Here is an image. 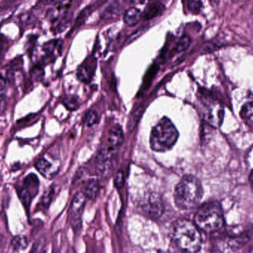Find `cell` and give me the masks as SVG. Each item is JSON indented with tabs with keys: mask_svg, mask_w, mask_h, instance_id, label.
Instances as JSON below:
<instances>
[{
	"mask_svg": "<svg viewBox=\"0 0 253 253\" xmlns=\"http://www.w3.org/2000/svg\"><path fill=\"white\" fill-rule=\"evenodd\" d=\"M172 238L182 253H198L202 245L200 230L195 223L186 219L175 221Z\"/></svg>",
	"mask_w": 253,
	"mask_h": 253,
	"instance_id": "obj_1",
	"label": "cell"
},
{
	"mask_svg": "<svg viewBox=\"0 0 253 253\" xmlns=\"http://www.w3.org/2000/svg\"><path fill=\"white\" fill-rule=\"evenodd\" d=\"M203 196L200 181L193 175H186L175 186L174 200L180 209L190 210L199 205Z\"/></svg>",
	"mask_w": 253,
	"mask_h": 253,
	"instance_id": "obj_2",
	"label": "cell"
},
{
	"mask_svg": "<svg viewBox=\"0 0 253 253\" xmlns=\"http://www.w3.org/2000/svg\"><path fill=\"white\" fill-rule=\"evenodd\" d=\"M178 130L169 119L163 117L157 123L150 134V147L158 153L171 150L178 141Z\"/></svg>",
	"mask_w": 253,
	"mask_h": 253,
	"instance_id": "obj_3",
	"label": "cell"
},
{
	"mask_svg": "<svg viewBox=\"0 0 253 253\" xmlns=\"http://www.w3.org/2000/svg\"><path fill=\"white\" fill-rule=\"evenodd\" d=\"M194 223L199 230L205 233H215L221 230L224 220L219 204L209 202L202 205L195 214Z\"/></svg>",
	"mask_w": 253,
	"mask_h": 253,
	"instance_id": "obj_4",
	"label": "cell"
},
{
	"mask_svg": "<svg viewBox=\"0 0 253 253\" xmlns=\"http://www.w3.org/2000/svg\"><path fill=\"white\" fill-rule=\"evenodd\" d=\"M141 208L144 213L152 219H159L165 211L162 198L158 193L153 192L144 198Z\"/></svg>",
	"mask_w": 253,
	"mask_h": 253,
	"instance_id": "obj_5",
	"label": "cell"
},
{
	"mask_svg": "<svg viewBox=\"0 0 253 253\" xmlns=\"http://www.w3.org/2000/svg\"><path fill=\"white\" fill-rule=\"evenodd\" d=\"M209 103L208 106V113L206 115V122L208 125L218 127L222 123L224 118V108L222 105L215 99H210L208 101Z\"/></svg>",
	"mask_w": 253,
	"mask_h": 253,
	"instance_id": "obj_6",
	"label": "cell"
},
{
	"mask_svg": "<svg viewBox=\"0 0 253 253\" xmlns=\"http://www.w3.org/2000/svg\"><path fill=\"white\" fill-rule=\"evenodd\" d=\"M85 202L86 196L82 192L77 193L73 199L71 205V216L74 224L80 223L84 212Z\"/></svg>",
	"mask_w": 253,
	"mask_h": 253,
	"instance_id": "obj_7",
	"label": "cell"
},
{
	"mask_svg": "<svg viewBox=\"0 0 253 253\" xmlns=\"http://www.w3.org/2000/svg\"><path fill=\"white\" fill-rule=\"evenodd\" d=\"M35 166L37 170H38L43 176L45 177L46 178H48V179H50V178H53L55 175H56L58 169H59L58 167L54 166L53 164L50 163L49 161H47V159H44V158H41V159H39V160L36 162Z\"/></svg>",
	"mask_w": 253,
	"mask_h": 253,
	"instance_id": "obj_8",
	"label": "cell"
},
{
	"mask_svg": "<svg viewBox=\"0 0 253 253\" xmlns=\"http://www.w3.org/2000/svg\"><path fill=\"white\" fill-rule=\"evenodd\" d=\"M165 7L162 3L159 1H152L147 4L142 13L143 18L145 20H150L157 16H160L163 13Z\"/></svg>",
	"mask_w": 253,
	"mask_h": 253,
	"instance_id": "obj_9",
	"label": "cell"
},
{
	"mask_svg": "<svg viewBox=\"0 0 253 253\" xmlns=\"http://www.w3.org/2000/svg\"><path fill=\"white\" fill-rule=\"evenodd\" d=\"M23 187L29 193L32 199H34L38 193L40 188V181L37 175L34 173L27 175L23 181Z\"/></svg>",
	"mask_w": 253,
	"mask_h": 253,
	"instance_id": "obj_10",
	"label": "cell"
},
{
	"mask_svg": "<svg viewBox=\"0 0 253 253\" xmlns=\"http://www.w3.org/2000/svg\"><path fill=\"white\" fill-rule=\"evenodd\" d=\"M124 141V132L123 128L119 125L113 126L109 132L108 141L110 145L113 147H117L121 145Z\"/></svg>",
	"mask_w": 253,
	"mask_h": 253,
	"instance_id": "obj_11",
	"label": "cell"
},
{
	"mask_svg": "<svg viewBox=\"0 0 253 253\" xmlns=\"http://www.w3.org/2000/svg\"><path fill=\"white\" fill-rule=\"evenodd\" d=\"M95 67H96V62L91 60L90 62H86L84 65L80 67L78 70V78L81 81L87 82L91 78V74H93L95 71Z\"/></svg>",
	"mask_w": 253,
	"mask_h": 253,
	"instance_id": "obj_12",
	"label": "cell"
},
{
	"mask_svg": "<svg viewBox=\"0 0 253 253\" xmlns=\"http://www.w3.org/2000/svg\"><path fill=\"white\" fill-rule=\"evenodd\" d=\"M100 190V186H99V181L96 179H90L87 181L84 187V196L87 199L95 200L97 198Z\"/></svg>",
	"mask_w": 253,
	"mask_h": 253,
	"instance_id": "obj_13",
	"label": "cell"
},
{
	"mask_svg": "<svg viewBox=\"0 0 253 253\" xmlns=\"http://www.w3.org/2000/svg\"><path fill=\"white\" fill-rule=\"evenodd\" d=\"M142 17V13L136 7H130L126 10L124 16V21L128 26H134L139 22Z\"/></svg>",
	"mask_w": 253,
	"mask_h": 253,
	"instance_id": "obj_14",
	"label": "cell"
},
{
	"mask_svg": "<svg viewBox=\"0 0 253 253\" xmlns=\"http://www.w3.org/2000/svg\"><path fill=\"white\" fill-rule=\"evenodd\" d=\"M144 108L143 106H140L139 108H137L129 118V122H128L127 127L128 130L129 132H132L135 127L139 123V120H141L142 117L143 113H144Z\"/></svg>",
	"mask_w": 253,
	"mask_h": 253,
	"instance_id": "obj_15",
	"label": "cell"
},
{
	"mask_svg": "<svg viewBox=\"0 0 253 253\" xmlns=\"http://www.w3.org/2000/svg\"><path fill=\"white\" fill-rule=\"evenodd\" d=\"M241 115L245 122L253 126V101L244 105Z\"/></svg>",
	"mask_w": 253,
	"mask_h": 253,
	"instance_id": "obj_16",
	"label": "cell"
},
{
	"mask_svg": "<svg viewBox=\"0 0 253 253\" xmlns=\"http://www.w3.org/2000/svg\"><path fill=\"white\" fill-rule=\"evenodd\" d=\"M11 246L16 251L25 250L28 246V240L25 236H16L12 239Z\"/></svg>",
	"mask_w": 253,
	"mask_h": 253,
	"instance_id": "obj_17",
	"label": "cell"
},
{
	"mask_svg": "<svg viewBox=\"0 0 253 253\" xmlns=\"http://www.w3.org/2000/svg\"><path fill=\"white\" fill-rule=\"evenodd\" d=\"M18 194H19V199L22 202V205L25 207V209L28 210L30 208L31 202H32V197L30 196L29 193L26 191L23 187L18 190Z\"/></svg>",
	"mask_w": 253,
	"mask_h": 253,
	"instance_id": "obj_18",
	"label": "cell"
},
{
	"mask_svg": "<svg viewBox=\"0 0 253 253\" xmlns=\"http://www.w3.org/2000/svg\"><path fill=\"white\" fill-rule=\"evenodd\" d=\"M190 42H191V40H190V37H187V36H184L177 42L175 47V51L177 53H181V52L187 50L190 46Z\"/></svg>",
	"mask_w": 253,
	"mask_h": 253,
	"instance_id": "obj_19",
	"label": "cell"
},
{
	"mask_svg": "<svg viewBox=\"0 0 253 253\" xmlns=\"http://www.w3.org/2000/svg\"><path fill=\"white\" fill-rule=\"evenodd\" d=\"M63 105L70 111H75L80 106L78 99L74 96H68L64 99Z\"/></svg>",
	"mask_w": 253,
	"mask_h": 253,
	"instance_id": "obj_20",
	"label": "cell"
},
{
	"mask_svg": "<svg viewBox=\"0 0 253 253\" xmlns=\"http://www.w3.org/2000/svg\"><path fill=\"white\" fill-rule=\"evenodd\" d=\"M98 122H99V116L96 111L90 110L86 114L85 118H84V124L86 126H92L97 124Z\"/></svg>",
	"mask_w": 253,
	"mask_h": 253,
	"instance_id": "obj_21",
	"label": "cell"
},
{
	"mask_svg": "<svg viewBox=\"0 0 253 253\" xmlns=\"http://www.w3.org/2000/svg\"><path fill=\"white\" fill-rule=\"evenodd\" d=\"M95 5L92 4V5L88 6V7H86L85 9L82 11V13L79 15L78 18L77 19V25L79 26V25H82L84 22H85L86 19L88 17L90 13H93V10H94Z\"/></svg>",
	"mask_w": 253,
	"mask_h": 253,
	"instance_id": "obj_22",
	"label": "cell"
},
{
	"mask_svg": "<svg viewBox=\"0 0 253 253\" xmlns=\"http://www.w3.org/2000/svg\"><path fill=\"white\" fill-rule=\"evenodd\" d=\"M187 7L193 14L200 13L202 7V0H187Z\"/></svg>",
	"mask_w": 253,
	"mask_h": 253,
	"instance_id": "obj_23",
	"label": "cell"
},
{
	"mask_svg": "<svg viewBox=\"0 0 253 253\" xmlns=\"http://www.w3.org/2000/svg\"><path fill=\"white\" fill-rule=\"evenodd\" d=\"M44 76V71L41 65H36L31 71V77L32 80L38 82L42 80Z\"/></svg>",
	"mask_w": 253,
	"mask_h": 253,
	"instance_id": "obj_24",
	"label": "cell"
},
{
	"mask_svg": "<svg viewBox=\"0 0 253 253\" xmlns=\"http://www.w3.org/2000/svg\"><path fill=\"white\" fill-rule=\"evenodd\" d=\"M146 30H147V28H146V27H141V28H138V29L136 30L133 34H131V35L128 37L127 40H126V44H129V43L133 42L134 40H136L137 38H138L140 36L142 35V34L145 32Z\"/></svg>",
	"mask_w": 253,
	"mask_h": 253,
	"instance_id": "obj_25",
	"label": "cell"
},
{
	"mask_svg": "<svg viewBox=\"0 0 253 253\" xmlns=\"http://www.w3.org/2000/svg\"><path fill=\"white\" fill-rule=\"evenodd\" d=\"M53 190L52 188L49 189L47 191L44 193L43 195L42 199V205L43 206L47 208L49 205H50V202H51L52 198H53Z\"/></svg>",
	"mask_w": 253,
	"mask_h": 253,
	"instance_id": "obj_26",
	"label": "cell"
},
{
	"mask_svg": "<svg viewBox=\"0 0 253 253\" xmlns=\"http://www.w3.org/2000/svg\"><path fill=\"white\" fill-rule=\"evenodd\" d=\"M114 183H115L116 187H117V188H122V187L124 186L125 175L123 171L120 170L117 172V175H116Z\"/></svg>",
	"mask_w": 253,
	"mask_h": 253,
	"instance_id": "obj_27",
	"label": "cell"
},
{
	"mask_svg": "<svg viewBox=\"0 0 253 253\" xmlns=\"http://www.w3.org/2000/svg\"><path fill=\"white\" fill-rule=\"evenodd\" d=\"M6 80H7V78L2 77V76L0 74V90H3V89H4V86H5Z\"/></svg>",
	"mask_w": 253,
	"mask_h": 253,
	"instance_id": "obj_28",
	"label": "cell"
},
{
	"mask_svg": "<svg viewBox=\"0 0 253 253\" xmlns=\"http://www.w3.org/2000/svg\"><path fill=\"white\" fill-rule=\"evenodd\" d=\"M46 4H54V3L59 2L61 0H43Z\"/></svg>",
	"mask_w": 253,
	"mask_h": 253,
	"instance_id": "obj_29",
	"label": "cell"
},
{
	"mask_svg": "<svg viewBox=\"0 0 253 253\" xmlns=\"http://www.w3.org/2000/svg\"><path fill=\"white\" fill-rule=\"evenodd\" d=\"M210 1H211V4L213 6L216 5L219 3V0H210Z\"/></svg>",
	"mask_w": 253,
	"mask_h": 253,
	"instance_id": "obj_30",
	"label": "cell"
},
{
	"mask_svg": "<svg viewBox=\"0 0 253 253\" xmlns=\"http://www.w3.org/2000/svg\"><path fill=\"white\" fill-rule=\"evenodd\" d=\"M2 105H3V99L1 96H0V113L2 111Z\"/></svg>",
	"mask_w": 253,
	"mask_h": 253,
	"instance_id": "obj_31",
	"label": "cell"
},
{
	"mask_svg": "<svg viewBox=\"0 0 253 253\" xmlns=\"http://www.w3.org/2000/svg\"><path fill=\"white\" fill-rule=\"evenodd\" d=\"M251 184H252V187H253V171L252 174H251Z\"/></svg>",
	"mask_w": 253,
	"mask_h": 253,
	"instance_id": "obj_32",
	"label": "cell"
},
{
	"mask_svg": "<svg viewBox=\"0 0 253 253\" xmlns=\"http://www.w3.org/2000/svg\"><path fill=\"white\" fill-rule=\"evenodd\" d=\"M134 1H135V2H142V1H144V0H134Z\"/></svg>",
	"mask_w": 253,
	"mask_h": 253,
	"instance_id": "obj_33",
	"label": "cell"
},
{
	"mask_svg": "<svg viewBox=\"0 0 253 253\" xmlns=\"http://www.w3.org/2000/svg\"><path fill=\"white\" fill-rule=\"evenodd\" d=\"M152 1H159V0H152Z\"/></svg>",
	"mask_w": 253,
	"mask_h": 253,
	"instance_id": "obj_34",
	"label": "cell"
},
{
	"mask_svg": "<svg viewBox=\"0 0 253 253\" xmlns=\"http://www.w3.org/2000/svg\"><path fill=\"white\" fill-rule=\"evenodd\" d=\"M169 253V252H168V253Z\"/></svg>",
	"mask_w": 253,
	"mask_h": 253,
	"instance_id": "obj_35",
	"label": "cell"
}]
</instances>
